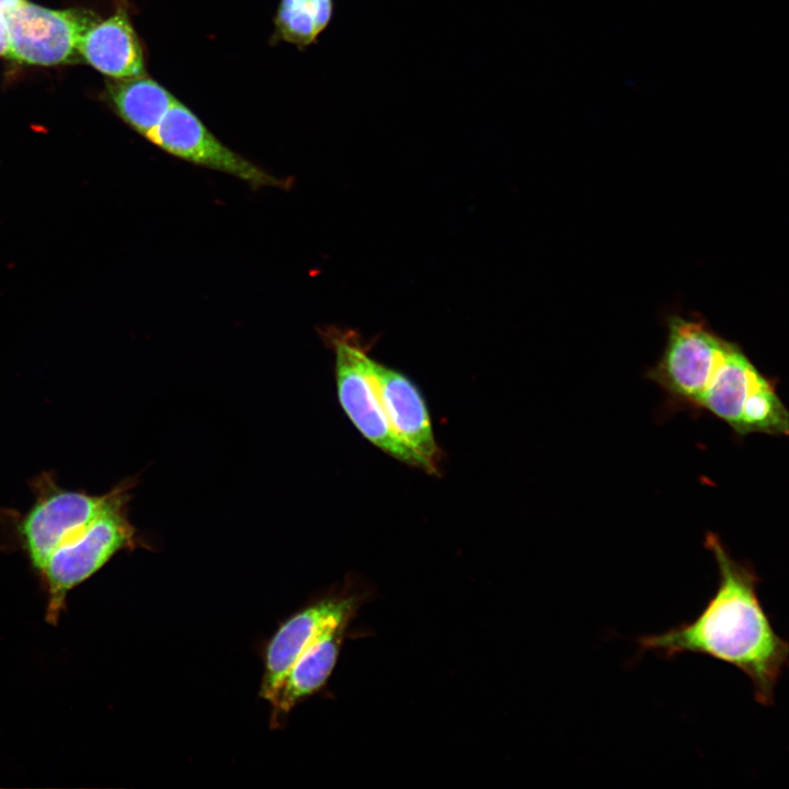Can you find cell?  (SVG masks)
<instances>
[{"mask_svg": "<svg viewBox=\"0 0 789 789\" xmlns=\"http://www.w3.org/2000/svg\"><path fill=\"white\" fill-rule=\"evenodd\" d=\"M706 548L718 565L713 596L693 621L637 640L642 651L671 659L698 653L728 663L752 682L758 704H774L775 687L788 665V643L778 636L759 597L753 565L734 559L720 537L707 533Z\"/></svg>", "mask_w": 789, "mask_h": 789, "instance_id": "3", "label": "cell"}, {"mask_svg": "<svg viewBox=\"0 0 789 789\" xmlns=\"http://www.w3.org/2000/svg\"><path fill=\"white\" fill-rule=\"evenodd\" d=\"M648 376L675 403L707 411L740 435L788 434V410L773 380L699 317L668 319L664 351Z\"/></svg>", "mask_w": 789, "mask_h": 789, "instance_id": "2", "label": "cell"}, {"mask_svg": "<svg viewBox=\"0 0 789 789\" xmlns=\"http://www.w3.org/2000/svg\"><path fill=\"white\" fill-rule=\"evenodd\" d=\"M99 19L87 10H52L18 0L7 12L5 57L16 62L53 66L72 62L85 31Z\"/></svg>", "mask_w": 789, "mask_h": 789, "instance_id": "7", "label": "cell"}, {"mask_svg": "<svg viewBox=\"0 0 789 789\" xmlns=\"http://www.w3.org/2000/svg\"><path fill=\"white\" fill-rule=\"evenodd\" d=\"M348 621L308 604L279 625L265 647L261 682L263 690H275L268 700L271 728H281L299 702L325 685Z\"/></svg>", "mask_w": 789, "mask_h": 789, "instance_id": "4", "label": "cell"}, {"mask_svg": "<svg viewBox=\"0 0 789 789\" xmlns=\"http://www.w3.org/2000/svg\"><path fill=\"white\" fill-rule=\"evenodd\" d=\"M125 478L101 494L60 485L53 471L34 476L26 511L0 508V537L22 550L47 587L46 620L58 622L68 593L121 551L149 549L130 521Z\"/></svg>", "mask_w": 789, "mask_h": 789, "instance_id": "1", "label": "cell"}, {"mask_svg": "<svg viewBox=\"0 0 789 789\" xmlns=\"http://www.w3.org/2000/svg\"><path fill=\"white\" fill-rule=\"evenodd\" d=\"M79 55L112 79L146 73L144 49L125 8L96 20L82 35Z\"/></svg>", "mask_w": 789, "mask_h": 789, "instance_id": "9", "label": "cell"}, {"mask_svg": "<svg viewBox=\"0 0 789 789\" xmlns=\"http://www.w3.org/2000/svg\"><path fill=\"white\" fill-rule=\"evenodd\" d=\"M8 48V31L5 12L0 8V56H4Z\"/></svg>", "mask_w": 789, "mask_h": 789, "instance_id": "12", "label": "cell"}, {"mask_svg": "<svg viewBox=\"0 0 789 789\" xmlns=\"http://www.w3.org/2000/svg\"><path fill=\"white\" fill-rule=\"evenodd\" d=\"M333 11V0H279L274 16L275 42L299 48L313 44L331 22Z\"/></svg>", "mask_w": 789, "mask_h": 789, "instance_id": "11", "label": "cell"}, {"mask_svg": "<svg viewBox=\"0 0 789 789\" xmlns=\"http://www.w3.org/2000/svg\"><path fill=\"white\" fill-rule=\"evenodd\" d=\"M145 138L170 156L232 175L253 188L288 190L291 185L289 179L266 172L227 147L178 99Z\"/></svg>", "mask_w": 789, "mask_h": 789, "instance_id": "6", "label": "cell"}, {"mask_svg": "<svg viewBox=\"0 0 789 789\" xmlns=\"http://www.w3.org/2000/svg\"><path fill=\"white\" fill-rule=\"evenodd\" d=\"M371 370L380 400L393 433L414 455L420 468L437 473L441 449L430 414L418 387L403 374L373 359Z\"/></svg>", "mask_w": 789, "mask_h": 789, "instance_id": "8", "label": "cell"}, {"mask_svg": "<svg viewBox=\"0 0 789 789\" xmlns=\"http://www.w3.org/2000/svg\"><path fill=\"white\" fill-rule=\"evenodd\" d=\"M334 354L339 402L357 431L396 459L419 467L408 447L393 433L382 408L371 370L373 358L361 336L350 330L329 328L321 332Z\"/></svg>", "mask_w": 789, "mask_h": 789, "instance_id": "5", "label": "cell"}, {"mask_svg": "<svg viewBox=\"0 0 789 789\" xmlns=\"http://www.w3.org/2000/svg\"><path fill=\"white\" fill-rule=\"evenodd\" d=\"M107 93L116 113L145 137L163 117L176 98L146 73L112 79Z\"/></svg>", "mask_w": 789, "mask_h": 789, "instance_id": "10", "label": "cell"}]
</instances>
